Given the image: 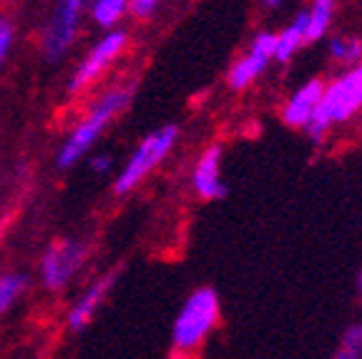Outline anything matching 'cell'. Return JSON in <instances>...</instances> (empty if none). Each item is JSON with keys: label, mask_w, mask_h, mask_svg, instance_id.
Instances as JSON below:
<instances>
[{"label": "cell", "mask_w": 362, "mask_h": 359, "mask_svg": "<svg viewBox=\"0 0 362 359\" xmlns=\"http://www.w3.org/2000/svg\"><path fill=\"white\" fill-rule=\"evenodd\" d=\"M274 43H277V33H267L264 30V33L257 35L249 45V51L242 58H237L234 66L229 68V73H226L229 88L244 90L255 83L267 71L269 61H274Z\"/></svg>", "instance_id": "obj_8"}, {"label": "cell", "mask_w": 362, "mask_h": 359, "mask_svg": "<svg viewBox=\"0 0 362 359\" xmlns=\"http://www.w3.org/2000/svg\"><path fill=\"white\" fill-rule=\"evenodd\" d=\"M13 38H16V30H13L11 18L0 16V68H3V63H6L8 53L13 48Z\"/></svg>", "instance_id": "obj_18"}, {"label": "cell", "mask_w": 362, "mask_h": 359, "mask_svg": "<svg viewBox=\"0 0 362 359\" xmlns=\"http://www.w3.org/2000/svg\"><path fill=\"white\" fill-rule=\"evenodd\" d=\"M129 13V0H90V16L101 28H113Z\"/></svg>", "instance_id": "obj_14"}, {"label": "cell", "mask_w": 362, "mask_h": 359, "mask_svg": "<svg viewBox=\"0 0 362 359\" xmlns=\"http://www.w3.org/2000/svg\"><path fill=\"white\" fill-rule=\"evenodd\" d=\"M86 11V0H56L51 18L45 23L40 51L48 63H58L74 45L78 35L81 16Z\"/></svg>", "instance_id": "obj_5"}, {"label": "cell", "mask_w": 362, "mask_h": 359, "mask_svg": "<svg viewBox=\"0 0 362 359\" xmlns=\"http://www.w3.org/2000/svg\"><path fill=\"white\" fill-rule=\"evenodd\" d=\"M329 58L342 66H357L362 61V40L357 38H332L327 45Z\"/></svg>", "instance_id": "obj_16"}, {"label": "cell", "mask_w": 362, "mask_h": 359, "mask_svg": "<svg viewBox=\"0 0 362 359\" xmlns=\"http://www.w3.org/2000/svg\"><path fill=\"white\" fill-rule=\"evenodd\" d=\"M176 139H179V129H176V126H166V129L148 134L146 139L139 143V148L131 153V158L126 161L124 169L119 171L116 184H113V191H116L119 196L134 191L136 186L141 184V181L156 169L158 163L169 156Z\"/></svg>", "instance_id": "obj_4"}, {"label": "cell", "mask_w": 362, "mask_h": 359, "mask_svg": "<svg viewBox=\"0 0 362 359\" xmlns=\"http://www.w3.org/2000/svg\"><path fill=\"white\" fill-rule=\"evenodd\" d=\"M25 286H28V279L23 274H0V317L11 312L13 304L21 299V294L25 292Z\"/></svg>", "instance_id": "obj_15"}, {"label": "cell", "mask_w": 362, "mask_h": 359, "mask_svg": "<svg viewBox=\"0 0 362 359\" xmlns=\"http://www.w3.org/2000/svg\"><path fill=\"white\" fill-rule=\"evenodd\" d=\"M339 359H360L362 357V324H352L347 326L345 337H342V344H339Z\"/></svg>", "instance_id": "obj_17"}, {"label": "cell", "mask_w": 362, "mask_h": 359, "mask_svg": "<svg viewBox=\"0 0 362 359\" xmlns=\"http://www.w3.org/2000/svg\"><path fill=\"white\" fill-rule=\"evenodd\" d=\"M111 166H113V161H111V156H106V153H101V156H96L93 161H90V169L96 171V174H106Z\"/></svg>", "instance_id": "obj_20"}, {"label": "cell", "mask_w": 362, "mask_h": 359, "mask_svg": "<svg viewBox=\"0 0 362 359\" xmlns=\"http://www.w3.org/2000/svg\"><path fill=\"white\" fill-rule=\"evenodd\" d=\"M322 90H325V81L315 78L302 86L297 93H292V98H289L282 111L284 124L289 129H305L312 121V116H315V108L320 103V98H322Z\"/></svg>", "instance_id": "obj_11"}, {"label": "cell", "mask_w": 362, "mask_h": 359, "mask_svg": "<svg viewBox=\"0 0 362 359\" xmlns=\"http://www.w3.org/2000/svg\"><path fill=\"white\" fill-rule=\"evenodd\" d=\"M158 0H129V13L139 20H146L156 13Z\"/></svg>", "instance_id": "obj_19"}, {"label": "cell", "mask_w": 362, "mask_h": 359, "mask_svg": "<svg viewBox=\"0 0 362 359\" xmlns=\"http://www.w3.org/2000/svg\"><path fill=\"white\" fill-rule=\"evenodd\" d=\"M216 324H219V297H216L214 289L202 286V289H197L184 302V307H181L179 317L174 322V329H171L174 352H197L209 339V334L216 329Z\"/></svg>", "instance_id": "obj_3"}, {"label": "cell", "mask_w": 362, "mask_h": 359, "mask_svg": "<svg viewBox=\"0 0 362 359\" xmlns=\"http://www.w3.org/2000/svg\"><path fill=\"white\" fill-rule=\"evenodd\" d=\"M129 101H131V90L126 88H111L98 95V101L90 103L88 113L81 118L78 124H76V129L71 131V136L63 141V146L56 158L58 169L76 166L86 156V151H90V146L98 141V136L106 131V126L129 106Z\"/></svg>", "instance_id": "obj_1"}, {"label": "cell", "mask_w": 362, "mask_h": 359, "mask_svg": "<svg viewBox=\"0 0 362 359\" xmlns=\"http://www.w3.org/2000/svg\"><path fill=\"white\" fill-rule=\"evenodd\" d=\"M362 108V61L352 66L345 76H339L334 83L325 86L322 98L317 103L315 116L305 126L307 136L315 143H322L334 124H342Z\"/></svg>", "instance_id": "obj_2"}, {"label": "cell", "mask_w": 362, "mask_h": 359, "mask_svg": "<svg viewBox=\"0 0 362 359\" xmlns=\"http://www.w3.org/2000/svg\"><path fill=\"white\" fill-rule=\"evenodd\" d=\"M113 284H116V274H106V276H101V279L93 281L90 286H86V292L76 299V304L71 307V312H68V326H71L74 331L83 329V326L93 319V314L98 312L103 299L108 297Z\"/></svg>", "instance_id": "obj_10"}, {"label": "cell", "mask_w": 362, "mask_h": 359, "mask_svg": "<svg viewBox=\"0 0 362 359\" xmlns=\"http://www.w3.org/2000/svg\"><path fill=\"white\" fill-rule=\"evenodd\" d=\"M126 43H129V35H126L124 30L108 28V33L81 58L74 76L68 81V90H71V93H81V90H86L88 86L96 83V81L106 73V68L124 53Z\"/></svg>", "instance_id": "obj_6"}, {"label": "cell", "mask_w": 362, "mask_h": 359, "mask_svg": "<svg viewBox=\"0 0 362 359\" xmlns=\"http://www.w3.org/2000/svg\"><path fill=\"white\" fill-rule=\"evenodd\" d=\"M262 3H264L267 8H272V11H274V8H279L284 3V0H262Z\"/></svg>", "instance_id": "obj_21"}, {"label": "cell", "mask_w": 362, "mask_h": 359, "mask_svg": "<svg viewBox=\"0 0 362 359\" xmlns=\"http://www.w3.org/2000/svg\"><path fill=\"white\" fill-rule=\"evenodd\" d=\"M86 261V247L76 239H61V242L51 244L45 249L43 259H40V281L45 289L51 292H61L63 286H68L76 279Z\"/></svg>", "instance_id": "obj_7"}, {"label": "cell", "mask_w": 362, "mask_h": 359, "mask_svg": "<svg viewBox=\"0 0 362 359\" xmlns=\"http://www.w3.org/2000/svg\"><path fill=\"white\" fill-rule=\"evenodd\" d=\"M334 0H312V8L307 11V43L325 38L329 23H332Z\"/></svg>", "instance_id": "obj_13"}, {"label": "cell", "mask_w": 362, "mask_h": 359, "mask_svg": "<svg viewBox=\"0 0 362 359\" xmlns=\"http://www.w3.org/2000/svg\"><path fill=\"white\" fill-rule=\"evenodd\" d=\"M221 146H209L199 156L197 166H194V189L202 199L214 201V199L226 196V184L221 179Z\"/></svg>", "instance_id": "obj_9"}, {"label": "cell", "mask_w": 362, "mask_h": 359, "mask_svg": "<svg viewBox=\"0 0 362 359\" xmlns=\"http://www.w3.org/2000/svg\"><path fill=\"white\" fill-rule=\"evenodd\" d=\"M305 43H307V11H302L300 16L294 18L287 28L277 35V43H274V61H279V63L292 61L294 53L300 51Z\"/></svg>", "instance_id": "obj_12"}]
</instances>
